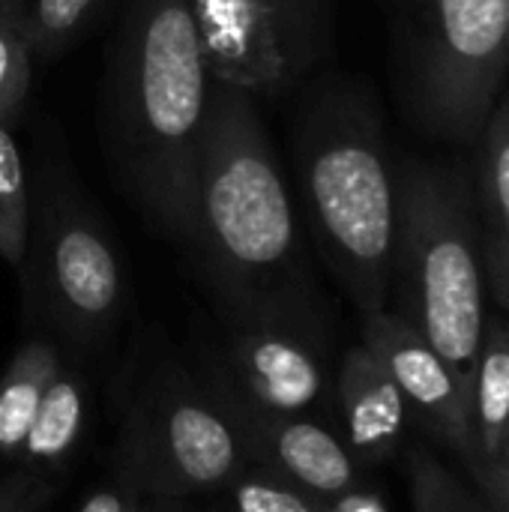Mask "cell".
I'll return each instance as SVG.
<instances>
[{
  "instance_id": "1",
  "label": "cell",
  "mask_w": 509,
  "mask_h": 512,
  "mask_svg": "<svg viewBox=\"0 0 509 512\" xmlns=\"http://www.w3.org/2000/svg\"><path fill=\"white\" fill-rule=\"evenodd\" d=\"M219 324L282 327L321 348V294L261 99L210 81L195 234L183 255Z\"/></svg>"
},
{
  "instance_id": "2",
  "label": "cell",
  "mask_w": 509,
  "mask_h": 512,
  "mask_svg": "<svg viewBox=\"0 0 509 512\" xmlns=\"http://www.w3.org/2000/svg\"><path fill=\"white\" fill-rule=\"evenodd\" d=\"M210 72L189 0H126L102 63L99 129L120 192L186 255Z\"/></svg>"
},
{
  "instance_id": "3",
  "label": "cell",
  "mask_w": 509,
  "mask_h": 512,
  "mask_svg": "<svg viewBox=\"0 0 509 512\" xmlns=\"http://www.w3.org/2000/svg\"><path fill=\"white\" fill-rule=\"evenodd\" d=\"M291 141L315 246L363 315L387 309L399 180L372 93L333 75L309 81L297 99Z\"/></svg>"
},
{
  "instance_id": "4",
  "label": "cell",
  "mask_w": 509,
  "mask_h": 512,
  "mask_svg": "<svg viewBox=\"0 0 509 512\" xmlns=\"http://www.w3.org/2000/svg\"><path fill=\"white\" fill-rule=\"evenodd\" d=\"M30 180V234L18 270L27 303L69 345L93 351L117 330L126 309L120 246L51 126Z\"/></svg>"
},
{
  "instance_id": "5",
  "label": "cell",
  "mask_w": 509,
  "mask_h": 512,
  "mask_svg": "<svg viewBox=\"0 0 509 512\" xmlns=\"http://www.w3.org/2000/svg\"><path fill=\"white\" fill-rule=\"evenodd\" d=\"M399 225L393 282L402 318L438 351L471 402L483 312V258L477 228L456 189L435 168L408 162L396 168Z\"/></svg>"
},
{
  "instance_id": "6",
  "label": "cell",
  "mask_w": 509,
  "mask_h": 512,
  "mask_svg": "<svg viewBox=\"0 0 509 512\" xmlns=\"http://www.w3.org/2000/svg\"><path fill=\"white\" fill-rule=\"evenodd\" d=\"M249 459L243 444L192 375L165 363L132 402L120 435V483L150 498H189L228 489Z\"/></svg>"
},
{
  "instance_id": "7",
  "label": "cell",
  "mask_w": 509,
  "mask_h": 512,
  "mask_svg": "<svg viewBox=\"0 0 509 512\" xmlns=\"http://www.w3.org/2000/svg\"><path fill=\"white\" fill-rule=\"evenodd\" d=\"M408 78L417 114L441 135H483L507 72V0H414Z\"/></svg>"
},
{
  "instance_id": "8",
  "label": "cell",
  "mask_w": 509,
  "mask_h": 512,
  "mask_svg": "<svg viewBox=\"0 0 509 512\" xmlns=\"http://www.w3.org/2000/svg\"><path fill=\"white\" fill-rule=\"evenodd\" d=\"M204 390L234 426L249 465L264 468L321 501H348L360 489L351 450L324 426L258 405L219 363L207 366Z\"/></svg>"
},
{
  "instance_id": "9",
  "label": "cell",
  "mask_w": 509,
  "mask_h": 512,
  "mask_svg": "<svg viewBox=\"0 0 509 512\" xmlns=\"http://www.w3.org/2000/svg\"><path fill=\"white\" fill-rule=\"evenodd\" d=\"M213 81L261 96L297 90L321 63L273 0H189Z\"/></svg>"
},
{
  "instance_id": "10",
  "label": "cell",
  "mask_w": 509,
  "mask_h": 512,
  "mask_svg": "<svg viewBox=\"0 0 509 512\" xmlns=\"http://www.w3.org/2000/svg\"><path fill=\"white\" fill-rule=\"evenodd\" d=\"M363 345L399 387L408 411L450 450L474 453L471 402L438 351L399 312L363 315Z\"/></svg>"
},
{
  "instance_id": "11",
  "label": "cell",
  "mask_w": 509,
  "mask_h": 512,
  "mask_svg": "<svg viewBox=\"0 0 509 512\" xmlns=\"http://www.w3.org/2000/svg\"><path fill=\"white\" fill-rule=\"evenodd\" d=\"M225 369L264 408L303 414L324 393L318 348L303 336L267 324H222Z\"/></svg>"
},
{
  "instance_id": "12",
  "label": "cell",
  "mask_w": 509,
  "mask_h": 512,
  "mask_svg": "<svg viewBox=\"0 0 509 512\" xmlns=\"http://www.w3.org/2000/svg\"><path fill=\"white\" fill-rule=\"evenodd\" d=\"M339 402L348 429V450L354 459L375 465L399 450L408 426V405L366 345L351 348L342 360Z\"/></svg>"
},
{
  "instance_id": "13",
  "label": "cell",
  "mask_w": 509,
  "mask_h": 512,
  "mask_svg": "<svg viewBox=\"0 0 509 512\" xmlns=\"http://www.w3.org/2000/svg\"><path fill=\"white\" fill-rule=\"evenodd\" d=\"M480 258L495 300L509 312V96L483 129L480 162Z\"/></svg>"
},
{
  "instance_id": "14",
  "label": "cell",
  "mask_w": 509,
  "mask_h": 512,
  "mask_svg": "<svg viewBox=\"0 0 509 512\" xmlns=\"http://www.w3.org/2000/svg\"><path fill=\"white\" fill-rule=\"evenodd\" d=\"M81 429H84V384L78 372L60 363V369L54 372V378L48 381L39 399V408L21 444L18 456H24V468L39 474L60 468L75 453L81 441Z\"/></svg>"
},
{
  "instance_id": "15",
  "label": "cell",
  "mask_w": 509,
  "mask_h": 512,
  "mask_svg": "<svg viewBox=\"0 0 509 512\" xmlns=\"http://www.w3.org/2000/svg\"><path fill=\"white\" fill-rule=\"evenodd\" d=\"M471 426V456L498 459L509 429V321H492L483 330L471 390Z\"/></svg>"
},
{
  "instance_id": "16",
  "label": "cell",
  "mask_w": 509,
  "mask_h": 512,
  "mask_svg": "<svg viewBox=\"0 0 509 512\" xmlns=\"http://www.w3.org/2000/svg\"><path fill=\"white\" fill-rule=\"evenodd\" d=\"M60 369L48 339H27L0 375V456H18L39 408V399Z\"/></svg>"
},
{
  "instance_id": "17",
  "label": "cell",
  "mask_w": 509,
  "mask_h": 512,
  "mask_svg": "<svg viewBox=\"0 0 509 512\" xmlns=\"http://www.w3.org/2000/svg\"><path fill=\"white\" fill-rule=\"evenodd\" d=\"M114 0H30L24 36L33 60L51 63L69 54L111 9Z\"/></svg>"
},
{
  "instance_id": "18",
  "label": "cell",
  "mask_w": 509,
  "mask_h": 512,
  "mask_svg": "<svg viewBox=\"0 0 509 512\" xmlns=\"http://www.w3.org/2000/svg\"><path fill=\"white\" fill-rule=\"evenodd\" d=\"M30 168L12 138V126L0 120V258L21 270L30 234Z\"/></svg>"
},
{
  "instance_id": "19",
  "label": "cell",
  "mask_w": 509,
  "mask_h": 512,
  "mask_svg": "<svg viewBox=\"0 0 509 512\" xmlns=\"http://www.w3.org/2000/svg\"><path fill=\"white\" fill-rule=\"evenodd\" d=\"M231 512H324L327 501L297 489L294 483L249 465L231 486Z\"/></svg>"
},
{
  "instance_id": "20",
  "label": "cell",
  "mask_w": 509,
  "mask_h": 512,
  "mask_svg": "<svg viewBox=\"0 0 509 512\" xmlns=\"http://www.w3.org/2000/svg\"><path fill=\"white\" fill-rule=\"evenodd\" d=\"M408 468L414 512H489L429 450L417 447Z\"/></svg>"
},
{
  "instance_id": "21",
  "label": "cell",
  "mask_w": 509,
  "mask_h": 512,
  "mask_svg": "<svg viewBox=\"0 0 509 512\" xmlns=\"http://www.w3.org/2000/svg\"><path fill=\"white\" fill-rule=\"evenodd\" d=\"M33 84V54L21 27L0 15V120L15 126L24 117Z\"/></svg>"
},
{
  "instance_id": "22",
  "label": "cell",
  "mask_w": 509,
  "mask_h": 512,
  "mask_svg": "<svg viewBox=\"0 0 509 512\" xmlns=\"http://www.w3.org/2000/svg\"><path fill=\"white\" fill-rule=\"evenodd\" d=\"M303 45L324 60L333 42V0H273Z\"/></svg>"
},
{
  "instance_id": "23",
  "label": "cell",
  "mask_w": 509,
  "mask_h": 512,
  "mask_svg": "<svg viewBox=\"0 0 509 512\" xmlns=\"http://www.w3.org/2000/svg\"><path fill=\"white\" fill-rule=\"evenodd\" d=\"M54 498L48 474L21 468L0 483V512H42Z\"/></svg>"
},
{
  "instance_id": "24",
  "label": "cell",
  "mask_w": 509,
  "mask_h": 512,
  "mask_svg": "<svg viewBox=\"0 0 509 512\" xmlns=\"http://www.w3.org/2000/svg\"><path fill=\"white\" fill-rule=\"evenodd\" d=\"M471 474L480 486V492L486 495V501L495 507V512H509V468L504 462L495 459H480L471 456L468 459Z\"/></svg>"
},
{
  "instance_id": "25",
  "label": "cell",
  "mask_w": 509,
  "mask_h": 512,
  "mask_svg": "<svg viewBox=\"0 0 509 512\" xmlns=\"http://www.w3.org/2000/svg\"><path fill=\"white\" fill-rule=\"evenodd\" d=\"M135 501H138V492L129 489L126 483H120L117 489H99L93 492L81 512H132L135 510Z\"/></svg>"
},
{
  "instance_id": "26",
  "label": "cell",
  "mask_w": 509,
  "mask_h": 512,
  "mask_svg": "<svg viewBox=\"0 0 509 512\" xmlns=\"http://www.w3.org/2000/svg\"><path fill=\"white\" fill-rule=\"evenodd\" d=\"M132 512H186L183 498H150V495H138L135 510Z\"/></svg>"
},
{
  "instance_id": "27",
  "label": "cell",
  "mask_w": 509,
  "mask_h": 512,
  "mask_svg": "<svg viewBox=\"0 0 509 512\" xmlns=\"http://www.w3.org/2000/svg\"><path fill=\"white\" fill-rule=\"evenodd\" d=\"M27 3H30V0H0V15H3V18H9L15 27H21V30H24Z\"/></svg>"
},
{
  "instance_id": "28",
  "label": "cell",
  "mask_w": 509,
  "mask_h": 512,
  "mask_svg": "<svg viewBox=\"0 0 509 512\" xmlns=\"http://www.w3.org/2000/svg\"><path fill=\"white\" fill-rule=\"evenodd\" d=\"M495 462H504V465L509 468V429H507V435H504V444H501V456H498Z\"/></svg>"
},
{
  "instance_id": "29",
  "label": "cell",
  "mask_w": 509,
  "mask_h": 512,
  "mask_svg": "<svg viewBox=\"0 0 509 512\" xmlns=\"http://www.w3.org/2000/svg\"><path fill=\"white\" fill-rule=\"evenodd\" d=\"M507 72H509V0H507Z\"/></svg>"
},
{
  "instance_id": "30",
  "label": "cell",
  "mask_w": 509,
  "mask_h": 512,
  "mask_svg": "<svg viewBox=\"0 0 509 512\" xmlns=\"http://www.w3.org/2000/svg\"><path fill=\"white\" fill-rule=\"evenodd\" d=\"M324 512H330V510H324Z\"/></svg>"
}]
</instances>
